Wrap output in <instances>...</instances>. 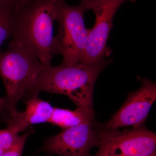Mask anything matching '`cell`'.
<instances>
[{
	"label": "cell",
	"mask_w": 156,
	"mask_h": 156,
	"mask_svg": "<svg viewBox=\"0 0 156 156\" xmlns=\"http://www.w3.org/2000/svg\"><path fill=\"white\" fill-rule=\"evenodd\" d=\"M139 89L129 94L122 106L103 125L105 130L144 126L156 99V85L147 78L141 79Z\"/></svg>",
	"instance_id": "obj_8"
},
{
	"label": "cell",
	"mask_w": 156,
	"mask_h": 156,
	"mask_svg": "<svg viewBox=\"0 0 156 156\" xmlns=\"http://www.w3.org/2000/svg\"><path fill=\"white\" fill-rule=\"evenodd\" d=\"M110 60L96 63L79 62L45 66L36 83L23 99L38 96L41 92L66 95L77 107L93 109V94L98 77Z\"/></svg>",
	"instance_id": "obj_1"
},
{
	"label": "cell",
	"mask_w": 156,
	"mask_h": 156,
	"mask_svg": "<svg viewBox=\"0 0 156 156\" xmlns=\"http://www.w3.org/2000/svg\"><path fill=\"white\" fill-rule=\"evenodd\" d=\"M87 11L91 10L96 17L95 25L89 29L86 50L81 62L96 63L105 60L112 53L107 47L113 27V20L120 6L126 0H81Z\"/></svg>",
	"instance_id": "obj_6"
},
{
	"label": "cell",
	"mask_w": 156,
	"mask_h": 156,
	"mask_svg": "<svg viewBox=\"0 0 156 156\" xmlns=\"http://www.w3.org/2000/svg\"><path fill=\"white\" fill-rule=\"evenodd\" d=\"M60 0H30L19 10L13 38L32 49L45 66L55 56L53 24Z\"/></svg>",
	"instance_id": "obj_3"
},
{
	"label": "cell",
	"mask_w": 156,
	"mask_h": 156,
	"mask_svg": "<svg viewBox=\"0 0 156 156\" xmlns=\"http://www.w3.org/2000/svg\"><path fill=\"white\" fill-rule=\"evenodd\" d=\"M26 105L24 111H18L11 115L5 122L7 127L17 133L25 130L31 125L48 122L54 107L38 96L23 99Z\"/></svg>",
	"instance_id": "obj_9"
},
{
	"label": "cell",
	"mask_w": 156,
	"mask_h": 156,
	"mask_svg": "<svg viewBox=\"0 0 156 156\" xmlns=\"http://www.w3.org/2000/svg\"><path fill=\"white\" fill-rule=\"evenodd\" d=\"M95 121L93 108L78 107L75 110L72 111L67 109L54 108L48 122L64 129Z\"/></svg>",
	"instance_id": "obj_10"
},
{
	"label": "cell",
	"mask_w": 156,
	"mask_h": 156,
	"mask_svg": "<svg viewBox=\"0 0 156 156\" xmlns=\"http://www.w3.org/2000/svg\"><path fill=\"white\" fill-rule=\"evenodd\" d=\"M18 10L9 5H0V50L6 40L12 39L16 31Z\"/></svg>",
	"instance_id": "obj_11"
},
{
	"label": "cell",
	"mask_w": 156,
	"mask_h": 156,
	"mask_svg": "<svg viewBox=\"0 0 156 156\" xmlns=\"http://www.w3.org/2000/svg\"><path fill=\"white\" fill-rule=\"evenodd\" d=\"M126 1H131L132 2H135L136 0H126Z\"/></svg>",
	"instance_id": "obj_16"
},
{
	"label": "cell",
	"mask_w": 156,
	"mask_h": 156,
	"mask_svg": "<svg viewBox=\"0 0 156 156\" xmlns=\"http://www.w3.org/2000/svg\"><path fill=\"white\" fill-rule=\"evenodd\" d=\"M34 132L33 128L29 127L24 134L19 135L14 145L1 156H22L23 148L27 138Z\"/></svg>",
	"instance_id": "obj_13"
},
{
	"label": "cell",
	"mask_w": 156,
	"mask_h": 156,
	"mask_svg": "<svg viewBox=\"0 0 156 156\" xmlns=\"http://www.w3.org/2000/svg\"><path fill=\"white\" fill-rule=\"evenodd\" d=\"M99 149L94 156H156V134L144 126L120 131L101 126Z\"/></svg>",
	"instance_id": "obj_5"
},
{
	"label": "cell",
	"mask_w": 156,
	"mask_h": 156,
	"mask_svg": "<svg viewBox=\"0 0 156 156\" xmlns=\"http://www.w3.org/2000/svg\"><path fill=\"white\" fill-rule=\"evenodd\" d=\"M6 100L5 98L0 97V115H2L5 111Z\"/></svg>",
	"instance_id": "obj_15"
},
{
	"label": "cell",
	"mask_w": 156,
	"mask_h": 156,
	"mask_svg": "<svg viewBox=\"0 0 156 156\" xmlns=\"http://www.w3.org/2000/svg\"><path fill=\"white\" fill-rule=\"evenodd\" d=\"M87 11L81 2L76 6L69 5L66 0L58 3L56 20L58 31L54 37V51L55 55L63 57L62 64H73L83 58L89 32L84 20Z\"/></svg>",
	"instance_id": "obj_4"
},
{
	"label": "cell",
	"mask_w": 156,
	"mask_h": 156,
	"mask_svg": "<svg viewBox=\"0 0 156 156\" xmlns=\"http://www.w3.org/2000/svg\"><path fill=\"white\" fill-rule=\"evenodd\" d=\"M30 0H0V5H9L14 7L19 11Z\"/></svg>",
	"instance_id": "obj_14"
},
{
	"label": "cell",
	"mask_w": 156,
	"mask_h": 156,
	"mask_svg": "<svg viewBox=\"0 0 156 156\" xmlns=\"http://www.w3.org/2000/svg\"><path fill=\"white\" fill-rule=\"evenodd\" d=\"M45 67L33 50L15 39L6 51L0 50V76L6 92L3 121L18 111L17 103L35 85Z\"/></svg>",
	"instance_id": "obj_2"
},
{
	"label": "cell",
	"mask_w": 156,
	"mask_h": 156,
	"mask_svg": "<svg viewBox=\"0 0 156 156\" xmlns=\"http://www.w3.org/2000/svg\"><path fill=\"white\" fill-rule=\"evenodd\" d=\"M19 135L8 127L0 128V156L14 145Z\"/></svg>",
	"instance_id": "obj_12"
},
{
	"label": "cell",
	"mask_w": 156,
	"mask_h": 156,
	"mask_svg": "<svg viewBox=\"0 0 156 156\" xmlns=\"http://www.w3.org/2000/svg\"><path fill=\"white\" fill-rule=\"evenodd\" d=\"M100 128L95 121L64 129L46 140L41 150L58 156H90L92 148L99 145Z\"/></svg>",
	"instance_id": "obj_7"
}]
</instances>
